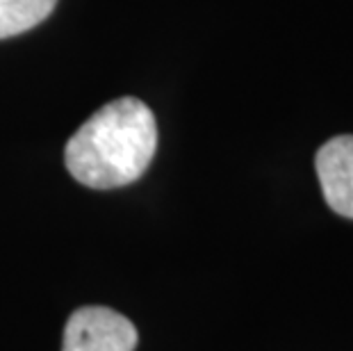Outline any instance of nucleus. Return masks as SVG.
I'll return each instance as SVG.
<instances>
[{
    "instance_id": "f257e3e1",
    "label": "nucleus",
    "mask_w": 353,
    "mask_h": 351,
    "mask_svg": "<svg viewBox=\"0 0 353 351\" xmlns=\"http://www.w3.org/2000/svg\"><path fill=\"white\" fill-rule=\"evenodd\" d=\"M157 148L153 112L125 96L103 106L66 144V169L92 190H114L144 176Z\"/></svg>"
},
{
    "instance_id": "f03ea898",
    "label": "nucleus",
    "mask_w": 353,
    "mask_h": 351,
    "mask_svg": "<svg viewBox=\"0 0 353 351\" xmlns=\"http://www.w3.org/2000/svg\"><path fill=\"white\" fill-rule=\"evenodd\" d=\"M137 328L112 308H78L64 328L62 351H134Z\"/></svg>"
},
{
    "instance_id": "7ed1b4c3",
    "label": "nucleus",
    "mask_w": 353,
    "mask_h": 351,
    "mask_svg": "<svg viewBox=\"0 0 353 351\" xmlns=\"http://www.w3.org/2000/svg\"><path fill=\"white\" fill-rule=\"evenodd\" d=\"M314 167L328 208L353 219V135L328 139L319 148Z\"/></svg>"
},
{
    "instance_id": "20e7f679",
    "label": "nucleus",
    "mask_w": 353,
    "mask_h": 351,
    "mask_svg": "<svg viewBox=\"0 0 353 351\" xmlns=\"http://www.w3.org/2000/svg\"><path fill=\"white\" fill-rule=\"evenodd\" d=\"M57 0H0V39L23 34L43 23Z\"/></svg>"
}]
</instances>
